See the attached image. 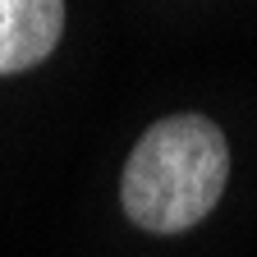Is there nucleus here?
<instances>
[{"label": "nucleus", "instance_id": "f257e3e1", "mask_svg": "<svg viewBox=\"0 0 257 257\" xmlns=\"http://www.w3.org/2000/svg\"><path fill=\"white\" fill-rule=\"evenodd\" d=\"M230 179V143L207 115L156 119L119 179L124 216L147 234H184L207 220Z\"/></svg>", "mask_w": 257, "mask_h": 257}, {"label": "nucleus", "instance_id": "f03ea898", "mask_svg": "<svg viewBox=\"0 0 257 257\" xmlns=\"http://www.w3.org/2000/svg\"><path fill=\"white\" fill-rule=\"evenodd\" d=\"M60 0H0V74H23L55 51L64 32Z\"/></svg>", "mask_w": 257, "mask_h": 257}]
</instances>
